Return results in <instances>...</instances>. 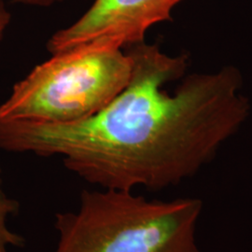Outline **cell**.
Wrapping results in <instances>:
<instances>
[{
    "instance_id": "6da1fadb",
    "label": "cell",
    "mask_w": 252,
    "mask_h": 252,
    "mask_svg": "<svg viewBox=\"0 0 252 252\" xmlns=\"http://www.w3.org/2000/svg\"><path fill=\"white\" fill-rule=\"evenodd\" d=\"M126 88L94 116L68 125L0 122V150L62 158L66 169L100 189H162L196 174L250 114L233 65L184 76L186 55L144 42L127 47Z\"/></svg>"
},
{
    "instance_id": "7a4b0ae2",
    "label": "cell",
    "mask_w": 252,
    "mask_h": 252,
    "mask_svg": "<svg viewBox=\"0 0 252 252\" xmlns=\"http://www.w3.org/2000/svg\"><path fill=\"white\" fill-rule=\"evenodd\" d=\"M202 209L198 198L84 189L77 209L54 215V252H202L196 239Z\"/></svg>"
},
{
    "instance_id": "3957f363",
    "label": "cell",
    "mask_w": 252,
    "mask_h": 252,
    "mask_svg": "<svg viewBox=\"0 0 252 252\" xmlns=\"http://www.w3.org/2000/svg\"><path fill=\"white\" fill-rule=\"evenodd\" d=\"M133 63L122 50L55 54L36 65L0 105V122L68 125L106 108L129 83Z\"/></svg>"
},
{
    "instance_id": "277c9868",
    "label": "cell",
    "mask_w": 252,
    "mask_h": 252,
    "mask_svg": "<svg viewBox=\"0 0 252 252\" xmlns=\"http://www.w3.org/2000/svg\"><path fill=\"white\" fill-rule=\"evenodd\" d=\"M184 0H94L68 27L51 36L52 55L97 50H122L144 42L155 25L170 21L176 6Z\"/></svg>"
},
{
    "instance_id": "5b68a950",
    "label": "cell",
    "mask_w": 252,
    "mask_h": 252,
    "mask_svg": "<svg viewBox=\"0 0 252 252\" xmlns=\"http://www.w3.org/2000/svg\"><path fill=\"white\" fill-rule=\"evenodd\" d=\"M18 202L10 198L2 187L0 171V252H10L14 248L24 246L25 239L9 226L10 218L17 214Z\"/></svg>"
},
{
    "instance_id": "8992f818",
    "label": "cell",
    "mask_w": 252,
    "mask_h": 252,
    "mask_svg": "<svg viewBox=\"0 0 252 252\" xmlns=\"http://www.w3.org/2000/svg\"><path fill=\"white\" fill-rule=\"evenodd\" d=\"M11 15L9 9L4 0H0V43L5 36V33L9 27Z\"/></svg>"
},
{
    "instance_id": "52a82bcc",
    "label": "cell",
    "mask_w": 252,
    "mask_h": 252,
    "mask_svg": "<svg viewBox=\"0 0 252 252\" xmlns=\"http://www.w3.org/2000/svg\"><path fill=\"white\" fill-rule=\"evenodd\" d=\"M63 0H14L18 5L27 7H50L55 3L62 2Z\"/></svg>"
}]
</instances>
